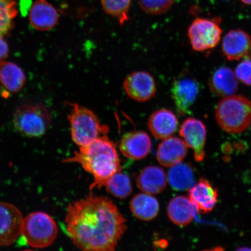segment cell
Wrapping results in <instances>:
<instances>
[{
	"instance_id": "cell-20",
	"label": "cell",
	"mask_w": 251,
	"mask_h": 251,
	"mask_svg": "<svg viewBox=\"0 0 251 251\" xmlns=\"http://www.w3.org/2000/svg\"><path fill=\"white\" fill-rule=\"evenodd\" d=\"M131 213L135 217L144 221H150L158 215L159 204L154 197L145 193L138 194L130 203Z\"/></svg>"
},
{
	"instance_id": "cell-2",
	"label": "cell",
	"mask_w": 251,
	"mask_h": 251,
	"mask_svg": "<svg viewBox=\"0 0 251 251\" xmlns=\"http://www.w3.org/2000/svg\"><path fill=\"white\" fill-rule=\"evenodd\" d=\"M63 162L78 163L92 175L94 181L91 184V190L104 186L106 181L122 169L115 144L106 134L86 146L79 147V150L73 156Z\"/></svg>"
},
{
	"instance_id": "cell-30",
	"label": "cell",
	"mask_w": 251,
	"mask_h": 251,
	"mask_svg": "<svg viewBox=\"0 0 251 251\" xmlns=\"http://www.w3.org/2000/svg\"><path fill=\"white\" fill-rule=\"evenodd\" d=\"M245 4L247 5H251V0H241Z\"/></svg>"
},
{
	"instance_id": "cell-13",
	"label": "cell",
	"mask_w": 251,
	"mask_h": 251,
	"mask_svg": "<svg viewBox=\"0 0 251 251\" xmlns=\"http://www.w3.org/2000/svg\"><path fill=\"white\" fill-rule=\"evenodd\" d=\"M119 148L122 154L128 159H142L149 154L151 141L144 131H134L122 137Z\"/></svg>"
},
{
	"instance_id": "cell-11",
	"label": "cell",
	"mask_w": 251,
	"mask_h": 251,
	"mask_svg": "<svg viewBox=\"0 0 251 251\" xmlns=\"http://www.w3.org/2000/svg\"><path fill=\"white\" fill-rule=\"evenodd\" d=\"M180 135L184 139L186 145L194 150V158L197 162L205 158L206 128L205 125L199 119L189 118L182 124Z\"/></svg>"
},
{
	"instance_id": "cell-29",
	"label": "cell",
	"mask_w": 251,
	"mask_h": 251,
	"mask_svg": "<svg viewBox=\"0 0 251 251\" xmlns=\"http://www.w3.org/2000/svg\"><path fill=\"white\" fill-rule=\"evenodd\" d=\"M9 47L3 36H0V62L5 60L8 57Z\"/></svg>"
},
{
	"instance_id": "cell-19",
	"label": "cell",
	"mask_w": 251,
	"mask_h": 251,
	"mask_svg": "<svg viewBox=\"0 0 251 251\" xmlns=\"http://www.w3.org/2000/svg\"><path fill=\"white\" fill-rule=\"evenodd\" d=\"M209 88L215 96L223 98L234 95L238 89L237 78L231 69L219 68L210 79Z\"/></svg>"
},
{
	"instance_id": "cell-9",
	"label": "cell",
	"mask_w": 251,
	"mask_h": 251,
	"mask_svg": "<svg viewBox=\"0 0 251 251\" xmlns=\"http://www.w3.org/2000/svg\"><path fill=\"white\" fill-rule=\"evenodd\" d=\"M171 90L172 99L178 114H190L200 92L198 81L192 77L180 76L174 80Z\"/></svg>"
},
{
	"instance_id": "cell-5",
	"label": "cell",
	"mask_w": 251,
	"mask_h": 251,
	"mask_svg": "<svg viewBox=\"0 0 251 251\" xmlns=\"http://www.w3.org/2000/svg\"><path fill=\"white\" fill-rule=\"evenodd\" d=\"M54 219L47 213L35 212L24 218L21 236L28 246L42 249L54 243L58 235Z\"/></svg>"
},
{
	"instance_id": "cell-24",
	"label": "cell",
	"mask_w": 251,
	"mask_h": 251,
	"mask_svg": "<svg viewBox=\"0 0 251 251\" xmlns=\"http://www.w3.org/2000/svg\"><path fill=\"white\" fill-rule=\"evenodd\" d=\"M104 186L108 193L121 199H126L133 191L130 178L121 172L113 175Z\"/></svg>"
},
{
	"instance_id": "cell-18",
	"label": "cell",
	"mask_w": 251,
	"mask_h": 251,
	"mask_svg": "<svg viewBox=\"0 0 251 251\" xmlns=\"http://www.w3.org/2000/svg\"><path fill=\"white\" fill-rule=\"evenodd\" d=\"M167 177L164 170L158 166L144 168L137 178L138 187L143 193L158 194L162 192L167 184Z\"/></svg>"
},
{
	"instance_id": "cell-17",
	"label": "cell",
	"mask_w": 251,
	"mask_h": 251,
	"mask_svg": "<svg viewBox=\"0 0 251 251\" xmlns=\"http://www.w3.org/2000/svg\"><path fill=\"white\" fill-rule=\"evenodd\" d=\"M178 122L174 112L167 109L157 110L150 116L149 128L156 139L164 140L175 133Z\"/></svg>"
},
{
	"instance_id": "cell-8",
	"label": "cell",
	"mask_w": 251,
	"mask_h": 251,
	"mask_svg": "<svg viewBox=\"0 0 251 251\" xmlns=\"http://www.w3.org/2000/svg\"><path fill=\"white\" fill-rule=\"evenodd\" d=\"M24 218L13 204L0 202V246L14 244L21 236Z\"/></svg>"
},
{
	"instance_id": "cell-25",
	"label": "cell",
	"mask_w": 251,
	"mask_h": 251,
	"mask_svg": "<svg viewBox=\"0 0 251 251\" xmlns=\"http://www.w3.org/2000/svg\"><path fill=\"white\" fill-rule=\"evenodd\" d=\"M17 14L15 0H0V36L4 37L10 32Z\"/></svg>"
},
{
	"instance_id": "cell-14",
	"label": "cell",
	"mask_w": 251,
	"mask_h": 251,
	"mask_svg": "<svg viewBox=\"0 0 251 251\" xmlns=\"http://www.w3.org/2000/svg\"><path fill=\"white\" fill-rule=\"evenodd\" d=\"M189 199L198 212L208 213L212 211L218 202V190L202 178L190 188Z\"/></svg>"
},
{
	"instance_id": "cell-7",
	"label": "cell",
	"mask_w": 251,
	"mask_h": 251,
	"mask_svg": "<svg viewBox=\"0 0 251 251\" xmlns=\"http://www.w3.org/2000/svg\"><path fill=\"white\" fill-rule=\"evenodd\" d=\"M222 30L215 21L197 18L188 30L191 46L196 51L202 52L214 49L221 39Z\"/></svg>"
},
{
	"instance_id": "cell-27",
	"label": "cell",
	"mask_w": 251,
	"mask_h": 251,
	"mask_svg": "<svg viewBox=\"0 0 251 251\" xmlns=\"http://www.w3.org/2000/svg\"><path fill=\"white\" fill-rule=\"evenodd\" d=\"M143 11L149 14L160 15L171 8L174 0H139Z\"/></svg>"
},
{
	"instance_id": "cell-12",
	"label": "cell",
	"mask_w": 251,
	"mask_h": 251,
	"mask_svg": "<svg viewBox=\"0 0 251 251\" xmlns=\"http://www.w3.org/2000/svg\"><path fill=\"white\" fill-rule=\"evenodd\" d=\"M223 54L230 61L240 60L249 55L251 50V37L242 30H231L223 40Z\"/></svg>"
},
{
	"instance_id": "cell-23",
	"label": "cell",
	"mask_w": 251,
	"mask_h": 251,
	"mask_svg": "<svg viewBox=\"0 0 251 251\" xmlns=\"http://www.w3.org/2000/svg\"><path fill=\"white\" fill-rule=\"evenodd\" d=\"M168 181L175 190L184 191L189 189L194 183L192 167L189 164L180 163L172 166L168 173Z\"/></svg>"
},
{
	"instance_id": "cell-3",
	"label": "cell",
	"mask_w": 251,
	"mask_h": 251,
	"mask_svg": "<svg viewBox=\"0 0 251 251\" xmlns=\"http://www.w3.org/2000/svg\"><path fill=\"white\" fill-rule=\"evenodd\" d=\"M215 117L220 126L227 132H243L251 123V101L240 95L224 97L216 106Z\"/></svg>"
},
{
	"instance_id": "cell-22",
	"label": "cell",
	"mask_w": 251,
	"mask_h": 251,
	"mask_svg": "<svg viewBox=\"0 0 251 251\" xmlns=\"http://www.w3.org/2000/svg\"><path fill=\"white\" fill-rule=\"evenodd\" d=\"M194 206L189 199L177 196L172 199L168 206V215L175 225L186 226L193 221Z\"/></svg>"
},
{
	"instance_id": "cell-28",
	"label": "cell",
	"mask_w": 251,
	"mask_h": 251,
	"mask_svg": "<svg viewBox=\"0 0 251 251\" xmlns=\"http://www.w3.org/2000/svg\"><path fill=\"white\" fill-rule=\"evenodd\" d=\"M235 75L243 83L251 86V59L247 58L238 64Z\"/></svg>"
},
{
	"instance_id": "cell-10",
	"label": "cell",
	"mask_w": 251,
	"mask_h": 251,
	"mask_svg": "<svg viewBox=\"0 0 251 251\" xmlns=\"http://www.w3.org/2000/svg\"><path fill=\"white\" fill-rule=\"evenodd\" d=\"M123 87L130 99L138 102L149 101L155 96L156 83L151 75L145 71H136L126 77Z\"/></svg>"
},
{
	"instance_id": "cell-6",
	"label": "cell",
	"mask_w": 251,
	"mask_h": 251,
	"mask_svg": "<svg viewBox=\"0 0 251 251\" xmlns=\"http://www.w3.org/2000/svg\"><path fill=\"white\" fill-rule=\"evenodd\" d=\"M51 121L48 109L42 104L21 105L16 109L13 116L15 129L27 137L43 136Z\"/></svg>"
},
{
	"instance_id": "cell-4",
	"label": "cell",
	"mask_w": 251,
	"mask_h": 251,
	"mask_svg": "<svg viewBox=\"0 0 251 251\" xmlns=\"http://www.w3.org/2000/svg\"><path fill=\"white\" fill-rule=\"evenodd\" d=\"M71 106L68 118L71 125L72 140L77 146H86L107 133L108 127L101 125L92 110L77 103H72Z\"/></svg>"
},
{
	"instance_id": "cell-16",
	"label": "cell",
	"mask_w": 251,
	"mask_h": 251,
	"mask_svg": "<svg viewBox=\"0 0 251 251\" xmlns=\"http://www.w3.org/2000/svg\"><path fill=\"white\" fill-rule=\"evenodd\" d=\"M58 19L57 11L46 0H36L30 9L29 23L36 30L48 31L53 29Z\"/></svg>"
},
{
	"instance_id": "cell-26",
	"label": "cell",
	"mask_w": 251,
	"mask_h": 251,
	"mask_svg": "<svg viewBox=\"0 0 251 251\" xmlns=\"http://www.w3.org/2000/svg\"><path fill=\"white\" fill-rule=\"evenodd\" d=\"M103 10L123 25L128 20L131 0H100Z\"/></svg>"
},
{
	"instance_id": "cell-21",
	"label": "cell",
	"mask_w": 251,
	"mask_h": 251,
	"mask_svg": "<svg viewBox=\"0 0 251 251\" xmlns=\"http://www.w3.org/2000/svg\"><path fill=\"white\" fill-rule=\"evenodd\" d=\"M26 80L24 72L15 63L0 62V83L9 92H20L26 83Z\"/></svg>"
},
{
	"instance_id": "cell-1",
	"label": "cell",
	"mask_w": 251,
	"mask_h": 251,
	"mask_svg": "<svg viewBox=\"0 0 251 251\" xmlns=\"http://www.w3.org/2000/svg\"><path fill=\"white\" fill-rule=\"evenodd\" d=\"M65 221L72 243L85 251H114L127 229L118 207L105 197L91 195L70 203Z\"/></svg>"
},
{
	"instance_id": "cell-15",
	"label": "cell",
	"mask_w": 251,
	"mask_h": 251,
	"mask_svg": "<svg viewBox=\"0 0 251 251\" xmlns=\"http://www.w3.org/2000/svg\"><path fill=\"white\" fill-rule=\"evenodd\" d=\"M187 150L184 141L171 136L160 143L157 149L156 158L163 166L172 167L183 161L187 155Z\"/></svg>"
}]
</instances>
